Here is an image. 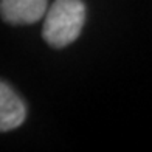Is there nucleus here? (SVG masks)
I'll return each instance as SVG.
<instances>
[{
    "instance_id": "nucleus-1",
    "label": "nucleus",
    "mask_w": 152,
    "mask_h": 152,
    "mask_svg": "<svg viewBox=\"0 0 152 152\" xmlns=\"http://www.w3.org/2000/svg\"><path fill=\"white\" fill-rule=\"evenodd\" d=\"M86 20L82 0H54L47 10L42 37L54 48H62L78 39Z\"/></svg>"
},
{
    "instance_id": "nucleus-2",
    "label": "nucleus",
    "mask_w": 152,
    "mask_h": 152,
    "mask_svg": "<svg viewBox=\"0 0 152 152\" xmlns=\"http://www.w3.org/2000/svg\"><path fill=\"white\" fill-rule=\"evenodd\" d=\"M47 0H0L2 19L12 25L36 23L47 14Z\"/></svg>"
},
{
    "instance_id": "nucleus-3",
    "label": "nucleus",
    "mask_w": 152,
    "mask_h": 152,
    "mask_svg": "<svg viewBox=\"0 0 152 152\" xmlns=\"http://www.w3.org/2000/svg\"><path fill=\"white\" fill-rule=\"evenodd\" d=\"M25 116L26 110L22 99L6 82H2L0 86V130L8 132L19 127L25 121Z\"/></svg>"
}]
</instances>
